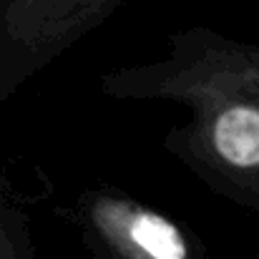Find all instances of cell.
<instances>
[{"instance_id":"6da1fadb","label":"cell","mask_w":259,"mask_h":259,"mask_svg":"<svg viewBox=\"0 0 259 259\" xmlns=\"http://www.w3.org/2000/svg\"><path fill=\"white\" fill-rule=\"evenodd\" d=\"M214 146L222 159L234 166L259 164V111L234 106L224 111L214 126Z\"/></svg>"},{"instance_id":"7a4b0ae2","label":"cell","mask_w":259,"mask_h":259,"mask_svg":"<svg viewBox=\"0 0 259 259\" xmlns=\"http://www.w3.org/2000/svg\"><path fill=\"white\" fill-rule=\"evenodd\" d=\"M131 242L151 259H186V242L169 219L139 211L128 224Z\"/></svg>"}]
</instances>
